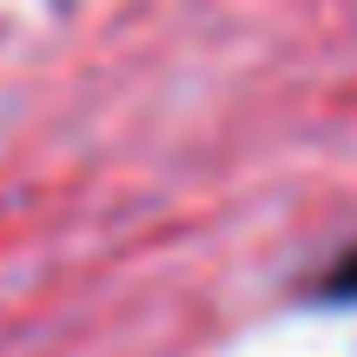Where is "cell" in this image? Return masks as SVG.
Wrapping results in <instances>:
<instances>
[{
    "instance_id": "1",
    "label": "cell",
    "mask_w": 357,
    "mask_h": 357,
    "mask_svg": "<svg viewBox=\"0 0 357 357\" xmlns=\"http://www.w3.org/2000/svg\"><path fill=\"white\" fill-rule=\"evenodd\" d=\"M331 291H337V298H357V252H351V258H337V271H331Z\"/></svg>"
}]
</instances>
